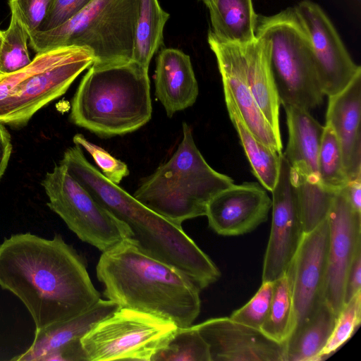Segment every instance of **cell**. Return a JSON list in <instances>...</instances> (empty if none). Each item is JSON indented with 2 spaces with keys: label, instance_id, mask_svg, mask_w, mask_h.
<instances>
[{
  "label": "cell",
  "instance_id": "obj_26",
  "mask_svg": "<svg viewBox=\"0 0 361 361\" xmlns=\"http://www.w3.org/2000/svg\"><path fill=\"white\" fill-rule=\"evenodd\" d=\"M169 18L158 0H140L132 60L147 70L163 43V30Z\"/></svg>",
  "mask_w": 361,
  "mask_h": 361
},
{
  "label": "cell",
  "instance_id": "obj_9",
  "mask_svg": "<svg viewBox=\"0 0 361 361\" xmlns=\"http://www.w3.org/2000/svg\"><path fill=\"white\" fill-rule=\"evenodd\" d=\"M178 326L139 310L119 307L80 339L87 361H152Z\"/></svg>",
  "mask_w": 361,
  "mask_h": 361
},
{
  "label": "cell",
  "instance_id": "obj_27",
  "mask_svg": "<svg viewBox=\"0 0 361 361\" xmlns=\"http://www.w3.org/2000/svg\"><path fill=\"white\" fill-rule=\"evenodd\" d=\"M293 327L291 285L286 272L274 281L273 294L268 315L260 330L279 343H286Z\"/></svg>",
  "mask_w": 361,
  "mask_h": 361
},
{
  "label": "cell",
  "instance_id": "obj_4",
  "mask_svg": "<svg viewBox=\"0 0 361 361\" xmlns=\"http://www.w3.org/2000/svg\"><path fill=\"white\" fill-rule=\"evenodd\" d=\"M152 113L148 70L135 61L92 63L71 103L76 126L102 137L133 133Z\"/></svg>",
  "mask_w": 361,
  "mask_h": 361
},
{
  "label": "cell",
  "instance_id": "obj_34",
  "mask_svg": "<svg viewBox=\"0 0 361 361\" xmlns=\"http://www.w3.org/2000/svg\"><path fill=\"white\" fill-rule=\"evenodd\" d=\"M54 0H8L14 13L29 35L38 30L47 18Z\"/></svg>",
  "mask_w": 361,
  "mask_h": 361
},
{
  "label": "cell",
  "instance_id": "obj_19",
  "mask_svg": "<svg viewBox=\"0 0 361 361\" xmlns=\"http://www.w3.org/2000/svg\"><path fill=\"white\" fill-rule=\"evenodd\" d=\"M119 307L110 300L100 299L83 313L35 331L31 345L12 360L86 361L81 338L97 323Z\"/></svg>",
  "mask_w": 361,
  "mask_h": 361
},
{
  "label": "cell",
  "instance_id": "obj_29",
  "mask_svg": "<svg viewBox=\"0 0 361 361\" xmlns=\"http://www.w3.org/2000/svg\"><path fill=\"white\" fill-rule=\"evenodd\" d=\"M152 361H211L207 343L196 326L178 327Z\"/></svg>",
  "mask_w": 361,
  "mask_h": 361
},
{
  "label": "cell",
  "instance_id": "obj_1",
  "mask_svg": "<svg viewBox=\"0 0 361 361\" xmlns=\"http://www.w3.org/2000/svg\"><path fill=\"white\" fill-rule=\"evenodd\" d=\"M0 287L26 307L35 331L72 319L101 298L76 250L56 234L18 233L0 244Z\"/></svg>",
  "mask_w": 361,
  "mask_h": 361
},
{
  "label": "cell",
  "instance_id": "obj_6",
  "mask_svg": "<svg viewBox=\"0 0 361 361\" xmlns=\"http://www.w3.org/2000/svg\"><path fill=\"white\" fill-rule=\"evenodd\" d=\"M140 0H94L62 25L35 31L30 44L37 54L60 47L89 49L93 63L132 60Z\"/></svg>",
  "mask_w": 361,
  "mask_h": 361
},
{
  "label": "cell",
  "instance_id": "obj_15",
  "mask_svg": "<svg viewBox=\"0 0 361 361\" xmlns=\"http://www.w3.org/2000/svg\"><path fill=\"white\" fill-rule=\"evenodd\" d=\"M327 220L329 240L324 300L338 316L344 305L349 268L361 247V213L351 207L343 188L333 199Z\"/></svg>",
  "mask_w": 361,
  "mask_h": 361
},
{
  "label": "cell",
  "instance_id": "obj_32",
  "mask_svg": "<svg viewBox=\"0 0 361 361\" xmlns=\"http://www.w3.org/2000/svg\"><path fill=\"white\" fill-rule=\"evenodd\" d=\"M273 286L274 281L262 282L255 295L245 305L234 311L229 318L260 330L269 313Z\"/></svg>",
  "mask_w": 361,
  "mask_h": 361
},
{
  "label": "cell",
  "instance_id": "obj_31",
  "mask_svg": "<svg viewBox=\"0 0 361 361\" xmlns=\"http://www.w3.org/2000/svg\"><path fill=\"white\" fill-rule=\"evenodd\" d=\"M361 322V292L345 303L337 316L331 336L320 353L319 360L334 353L355 333Z\"/></svg>",
  "mask_w": 361,
  "mask_h": 361
},
{
  "label": "cell",
  "instance_id": "obj_21",
  "mask_svg": "<svg viewBox=\"0 0 361 361\" xmlns=\"http://www.w3.org/2000/svg\"><path fill=\"white\" fill-rule=\"evenodd\" d=\"M154 85L168 117L192 106L199 87L190 56L179 49H162L157 59Z\"/></svg>",
  "mask_w": 361,
  "mask_h": 361
},
{
  "label": "cell",
  "instance_id": "obj_38",
  "mask_svg": "<svg viewBox=\"0 0 361 361\" xmlns=\"http://www.w3.org/2000/svg\"><path fill=\"white\" fill-rule=\"evenodd\" d=\"M343 190L351 207L361 213V176L348 180Z\"/></svg>",
  "mask_w": 361,
  "mask_h": 361
},
{
  "label": "cell",
  "instance_id": "obj_25",
  "mask_svg": "<svg viewBox=\"0 0 361 361\" xmlns=\"http://www.w3.org/2000/svg\"><path fill=\"white\" fill-rule=\"evenodd\" d=\"M337 315L324 301L315 314L286 342V361H317L334 327Z\"/></svg>",
  "mask_w": 361,
  "mask_h": 361
},
{
  "label": "cell",
  "instance_id": "obj_17",
  "mask_svg": "<svg viewBox=\"0 0 361 361\" xmlns=\"http://www.w3.org/2000/svg\"><path fill=\"white\" fill-rule=\"evenodd\" d=\"M208 43L216 56L223 87L229 90L247 127L264 145L282 154L281 139L275 134L251 92L244 45L223 42L211 30L208 33Z\"/></svg>",
  "mask_w": 361,
  "mask_h": 361
},
{
  "label": "cell",
  "instance_id": "obj_40",
  "mask_svg": "<svg viewBox=\"0 0 361 361\" xmlns=\"http://www.w3.org/2000/svg\"><path fill=\"white\" fill-rule=\"evenodd\" d=\"M201 1H203L204 3V4H207L210 0H201Z\"/></svg>",
  "mask_w": 361,
  "mask_h": 361
},
{
  "label": "cell",
  "instance_id": "obj_7",
  "mask_svg": "<svg viewBox=\"0 0 361 361\" xmlns=\"http://www.w3.org/2000/svg\"><path fill=\"white\" fill-rule=\"evenodd\" d=\"M94 61L84 47H60L36 54L25 68L0 75V123L27 124L42 107L63 95Z\"/></svg>",
  "mask_w": 361,
  "mask_h": 361
},
{
  "label": "cell",
  "instance_id": "obj_5",
  "mask_svg": "<svg viewBox=\"0 0 361 361\" xmlns=\"http://www.w3.org/2000/svg\"><path fill=\"white\" fill-rule=\"evenodd\" d=\"M234 184L212 169L197 147L191 128L183 122V139L176 151L147 177L133 196L173 224L205 216L209 200Z\"/></svg>",
  "mask_w": 361,
  "mask_h": 361
},
{
  "label": "cell",
  "instance_id": "obj_20",
  "mask_svg": "<svg viewBox=\"0 0 361 361\" xmlns=\"http://www.w3.org/2000/svg\"><path fill=\"white\" fill-rule=\"evenodd\" d=\"M328 98L325 123L336 135L350 180L361 176V73L344 90Z\"/></svg>",
  "mask_w": 361,
  "mask_h": 361
},
{
  "label": "cell",
  "instance_id": "obj_10",
  "mask_svg": "<svg viewBox=\"0 0 361 361\" xmlns=\"http://www.w3.org/2000/svg\"><path fill=\"white\" fill-rule=\"evenodd\" d=\"M286 116L288 139L283 155L287 160L295 188L305 233L326 219L335 192L322 183L318 154L324 126L310 111L293 105H283Z\"/></svg>",
  "mask_w": 361,
  "mask_h": 361
},
{
  "label": "cell",
  "instance_id": "obj_37",
  "mask_svg": "<svg viewBox=\"0 0 361 361\" xmlns=\"http://www.w3.org/2000/svg\"><path fill=\"white\" fill-rule=\"evenodd\" d=\"M12 152L11 137L8 130L0 123V178L5 172Z\"/></svg>",
  "mask_w": 361,
  "mask_h": 361
},
{
  "label": "cell",
  "instance_id": "obj_39",
  "mask_svg": "<svg viewBox=\"0 0 361 361\" xmlns=\"http://www.w3.org/2000/svg\"><path fill=\"white\" fill-rule=\"evenodd\" d=\"M4 39V32L0 30V47Z\"/></svg>",
  "mask_w": 361,
  "mask_h": 361
},
{
  "label": "cell",
  "instance_id": "obj_14",
  "mask_svg": "<svg viewBox=\"0 0 361 361\" xmlns=\"http://www.w3.org/2000/svg\"><path fill=\"white\" fill-rule=\"evenodd\" d=\"M329 240L326 219L314 229L305 233L286 271L290 281L293 298L292 334L306 323L324 301Z\"/></svg>",
  "mask_w": 361,
  "mask_h": 361
},
{
  "label": "cell",
  "instance_id": "obj_24",
  "mask_svg": "<svg viewBox=\"0 0 361 361\" xmlns=\"http://www.w3.org/2000/svg\"><path fill=\"white\" fill-rule=\"evenodd\" d=\"M223 89L229 118L239 136L253 173L259 183L271 192L279 178L282 154L255 137L245 123L229 90L224 87Z\"/></svg>",
  "mask_w": 361,
  "mask_h": 361
},
{
  "label": "cell",
  "instance_id": "obj_23",
  "mask_svg": "<svg viewBox=\"0 0 361 361\" xmlns=\"http://www.w3.org/2000/svg\"><path fill=\"white\" fill-rule=\"evenodd\" d=\"M209 9L212 30L219 39L245 45L255 38L258 15L252 0H210Z\"/></svg>",
  "mask_w": 361,
  "mask_h": 361
},
{
  "label": "cell",
  "instance_id": "obj_35",
  "mask_svg": "<svg viewBox=\"0 0 361 361\" xmlns=\"http://www.w3.org/2000/svg\"><path fill=\"white\" fill-rule=\"evenodd\" d=\"M93 1L54 0L47 18L36 31H47L62 25Z\"/></svg>",
  "mask_w": 361,
  "mask_h": 361
},
{
  "label": "cell",
  "instance_id": "obj_8",
  "mask_svg": "<svg viewBox=\"0 0 361 361\" xmlns=\"http://www.w3.org/2000/svg\"><path fill=\"white\" fill-rule=\"evenodd\" d=\"M256 37L264 39L281 104L306 110L323 102L311 43L294 8L279 13L258 15Z\"/></svg>",
  "mask_w": 361,
  "mask_h": 361
},
{
  "label": "cell",
  "instance_id": "obj_13",
  "mask_svg": "<svg viewBox=\"0 0 361 361\" xmlns=\"http://www.w3.org/2000/svg\"><path fill=\"white\" fill-rule=\"evenodd\" d=\"M294 9L308 35L324 96L340 92L361 73L360 66L353 61L334 25L318 4L303 0Z\"/></svg>",
  "mask_w": 361,
  "mask_h": 361
},
{
  "label": "cell",
  "instance_id": "obj_3",
  "mask_svg": "<svg viewBox=\"0 0 361 361\" xmlns=\"http://www.w3.org/2000/svg\"><path fill=\"white\" fill-rule=\"evenodd\" d=\"M104 295L125 307L191 326L201 308L200 290L176 268L142 252L126 239L103 252L96 268Z\"/></svg>",
  "mask_w": 361,
  "mask_h": 361
},
{
  "label": "cell",
  "instance_id": "obj_22",
  "mask_svg": "<svg viewBox=\"0 0 361 361\" xmlns=\"http://www.w3.org/2000/svg\"><path fill=\"white\" fill-rule=\"evenodd\" d=\"M246 72L252 95L275 134L281 139L279 126L280 99L271 72L267 41L256 38L244 45Z\"/></svg>",
  "mask_w": 361,
  "mask_h": 361
},
{
  "label": "cell",
  "instance_id": "obj_2",
  "mask_svg": "<svg viewBox=\"0 0 361 361\" xmlns=\"http://www.w3.org/2000/svg\"><path fill=\"white\" fill-rule=\"evenodd\" d=\"M61 163L99 204L128 226L131 240L142 252L176 268L200 290L219 279L217 267L182 226L107 179L87 160L80 147L67 150Z\"/></svg>",
  "mask_w": 361,
  "mask_h": 361
},
{
  "label": "cell",
  "instance_id": "obj_28",
  "mask_svg": "<svg viewBox=\"0 0 361 361\" xmlns=\"http://www.w3.org/2000/svg\"><path fill=\"white\" fill-rule=\"evenodd\" d=\"M318 167L322 185L338 192L348 182L340 143L333 128L325 123L318 154Z\"/></svg>",
  "mask_w": 361,
  "mask_h": 361
},
{
  "label": "cell",
  "instance_id": "obj_11",
  "mask_svg": "<svg viewBox=\"0 0 361 361\" xmlns=\"http://www.w3.org/2000/svg\"><path fill=\"white\" fill-rule=\"evenodd\" d=\"M48 207L81 240L105 252L132 234L68 173L65 165L55 166L42 181Z\"/></svg>",
  "mask_w": 361,
  "mask_h": 361
},
{
  "label": "cell",
  "instance_id": "obj_18",
  "mask_svg": "<svg viewBox=\"0 0 361 361\" xmlns=\"http://www.w3.org/2000/svg\"><path fill=\"white\" fill-rule=\"evenodd\" d=\"M271 208L267 190L255 182L233 184L208 202L205 216L209 227L226 236L252 231L266 221Z\"/></svg>",
  "mask_w": 361,
  "mask_h": 361
},
{
  "label": "cell",
  "instance_id": "obj_30",
  "mask_svg": "<svg viewBox=\"0 0 361 361\" xmlns=\"http://www.w3.org/2000/svg\"><path fill=\"white\" fill-rule=\"evenodd\" d=\"M11 13L10 23L4 31L0 47V75L16 72L32 61L27 49L30 35L17 16Z\"/></svg>",
  "mask_w": 361,
  "mask_h": 361
},
{
  "label": "cell",
  "instance_id": "obj_33",
  "mask_svg": "<svg viewBox=\"0 0 361 361\" xmlns=\"http://www.w3.org/2000/svg\"><path fill=\"white\" fill-rule=\"evenodd\" d=\"M73 141L92 157L101 169V173L112 183L118 185L123 178L129 175L128 167L124 162L114 157L102 147L90 142L83 135H75Z\"/></svg>",
  "mask_w": 361,
  "mask_h": 361
},
{
  "label": "cell",
  "instance_id": "obj_36",
  "mask_svg": "<svg viewBox=\"0 0 361 361\" xmlns=\"http://www.w3.org/2000/svg\"><path fill=\"white\" fill-rule=\"evenodd\" d=\"M359 292H361V247L357 250L348 272L344 291V305Z\"/></svg>",
  "mask_w": 361,
  "mask_h": 361
},
{
  "label": "cell",
  "instance_id": "obj_12",
  "mask_svg": "<svg viewBox=\"0 0 361 361\" xmlns=\"http://www.w3.org/2000/svg\"><path fill=\"white\" fill-rule=\"evenodd\" d=\"M272 194V221L264 255L262 282L274 281L288 269L305 235L289 164L282 154Z\"/></svg>",
  "mask_w": 361,
  "mask_h": 361
},
{
  "label": "cell",
  "instance_id": "obj_16",
  "mask_svg": "<svg viewBox=\"0 0 361 361\" xmlns=\"http://www.w3.org/2000/svg\"><path fill=\"white\" fill-rule=\"evenodd\" d=\"M208 345L211 361H286V343L229 317L195 325Z\"/></svg>",
  "mask_w": 361,
  "mask_h": 361
}]
</instances>
